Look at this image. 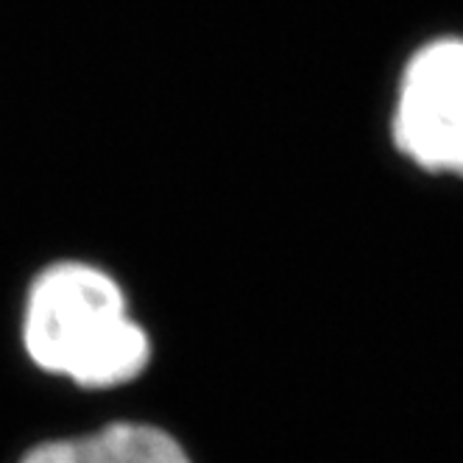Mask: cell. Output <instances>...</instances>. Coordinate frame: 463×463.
I'll list each match as a JSON object with an SVG mask.
<instances>
[{"label": "cell", "mask_w": 463, "mask_h": 463, "mask_svg": "<svg viewBox=\"0 0 463 463\" xmlns=\"http://www.w3.org/2000/svg\"><path fill=\"white\" fill-rule=\"evenodd\" d=\"M20 338L37 369L92 391L137 380L151 363V338L126 290L84 260L51 262L31 279Z\"/></svg>", "instance_id": "6da1fadb"}, {"label": "cell", "mask_w": 463, "mask_h": 463, "mask_svg": "<svg viewBox=\"0 0 463 463\" xmlns=\"http://www.w3.org/2000/svg\"><path fill=\"white\" fill-rule=\"evenodd\" d=\"M391 140L411 165L463 179V37L419 45L400 73Z\"/></svg>", "instance_id": "7a4b0ae2"}, {"label": "cell", "mask_w": 463, "mask_h": 463, "mask_svg": "<svg viewBox=\"0 0 463 463\" xmlns=\"http://www.w3.org/2000/svg\"><path fill=\"white\" fill-rule=\"evenodd\" d=\"M17 463H193L184 444L148 421H112L84 436L31 447Z\"/></svg>", "instance_id": "3957f363"}]
</instances>
